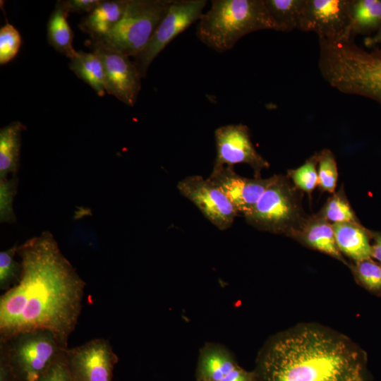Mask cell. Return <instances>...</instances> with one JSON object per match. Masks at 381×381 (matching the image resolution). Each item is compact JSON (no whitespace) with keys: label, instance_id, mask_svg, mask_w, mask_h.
I'll return each instance as SVG.
<instances>
[{"label":"cell","instance_id":"cell-13","mask_svg":"<svg viewBox=\"0 0 381 381\" xmlns=\"http://www.w3.org/2000/svg\"><path fill=\"white\" fill-rule=\"evenodd\" d=\"M208 179L223 192L238 214L246 216L274 181L275 175L267 179L246 178L237 174L234 167L213 166Z\"/></svg>","mask_w":381,"mask_h":381},{"label":"cell","instance_id":"cell-1","mask_svg":"<svg viewBox=\"0 0 381 381\" xmlns=\"http://www.w3.org/2000/svg\"><path fill=\"white\" fill-rule=\"evenodd\" d=\"M18 282L0 296V339L37 329L52 332L68 348L82 310L85 282L44 231L18 246Z\"/></svg>","mask_w":381,"mask_h":381},{"label":"cell","instance_id":"cell-20","mask_svg":"<svg viewBox=\"0 0 381 381\" xmlns=\"http://www.w3.org/2000/svg\"><path fill=\"white\" fill-rule=\"evenodd\" d=\"M26 129L16 121L0 130V179L17 174L20 167L22 132Z\"/></svg>","mask_w":381,"mask_h":381},{"label":"cell","instance_id":"cell-32","mask_svg":"<svg viewBox=\"0 0 381 381\" xmlns=\"http://www.w3.org/2000/svg\"><path fill=\"white\" fill-rule=\"evenodd\" d=\"M102 0H60L56 4L67 13H87L96 8Z\"/></svg>","mask_w":381,"mask_h":381},{"label":"cell","instance_id":"cell-6","mask_svg":"<svg viewBox=\"0 0 381 381\" xmlns=\"http://www.w3.org/2000/svg\"><path fill=\"white\" fill-rule=\"evenodd\" d=\"M302 192L284 175H275L252 211L244 216L258 230L291 237L308 215L301 204Z\"/></svg>","mask_w":381,"mask_h":381},{"label":"cell","instance_id":"cell-15","mask_svg":"<svg viewBox=\"0 0 381 381\" xmlns=\"http://www.w3.org/2000/svg\"><path fill=\"white\" fill-rule=\"evenodd\" d=\"M195 381H255L253 371L241 368L225 346L207 342L199 351Z\"/></svg>","mask_w":381,"mask_h":381},{"label":"cell","instance_id":"cell-19","mask_svg":"<svg viewBox=\"0 0 381 381\" xmlns=\"http://www.w3.org/2000/svg\"><path fill=\"white\" fill-rule=\"evenodd\" d=\"M381 27V0H351L346 40L358 35H373Z\"/></svg>","mask_w":381,"mask_h":381},{"label":"cell","instance_id":"cell-27","mask_svg":"<svg viewBox=\"0 0 381 381\" xmlns=\"http://www.w3.org/2000/svg\"><path fill=\"white\" fill-rule=\"evenodd\" d=\"M18 246L0 252V289L7 291L16 284L20 277L21 262L15 259Z\"/></svg>","mask_w":381,"mask_h":381},{"label":"cell","instance_id":"cell-26","mask_svg":"<svg viewBox=\"0 0 381 381\" xmlns=\"http://www.w3.org/2000/svg\"><path fill=\"white\" fill-rule=\"evenodd\" d=\"M318 186L320 190L334 193L338 179L337 164L333 152L329 149L318 152Z\"/></svg>","mask_w":381,"mask_h":381},{"label":"cell","instance_id":"cell-5","mask_svg":"<svg viewBox=\"0 0 381 381\" xmlns=\"http://www.w3.org/2000/svg\"><path fill=\"white\" fill-rule=\"evenodd\" d=\"M173 0H129L126 13L107 35L89 40L92 49H102L128 57L147 44Z\"/></svg>","mask_w":381,"mask_h":381},{"label":"cell","instance_id":"cell-33","mask_svg":"<svg viewBox=\"0 0 381 381\" xmlns=\"http://www.w3.org/2000/svg\"><path fill=\"white\" fill-rule=\"evenodd\" d=\"M0 381H16L5 346L0 341Z\"/></svg>","mask_w":381,"mask_h":381},{"label":"cell","instance_id":"cell-23","mask_svg":"<svg viewBox=\"0 0 381 381\" xmlns=\"http://www.w3.org/2000/svg\"><path fill=\"white\" fill-rule=\"evenodd\" d=\"M264 4L276 31L298 29L305 0H264Z\"/></svg>","mask_w":381,"mask_h":381},{"label":"cell","instance_id":"cell-17","mask_svg":"<svg viewBox=\"0 0 381 381\" xmlns=\"http://www.w3.org/2000/svg\"><path fill=\"white\" fill-rule=\"evenodd\" d=\"M129 0H102L92 11L78 24L88 34L90 40H96L110 32L123 18Z\"/></svg>","mask_w":381,"mask_h":381},{"label":"cell","instance_id":"cell-4","mask_svg":"<svg viewBox=\"0 0 381 381\" xmlns=\"http://www.w3.org/2000/svg\"><path fill=\"white\" fill-rule=\"evenodd\" d=\"M261 30H274L264 0H213L198 20L196 35L217 52L234 47L245 35Z\"/></svg>","mask_w":381,"mask_h":381},{"label":"cell","instance_id":"cell-24","mask_svg":"<svg viewBox=\"0 0 381 381\" xmlns=\"http://www.w3.org/2000/svg\"><path fill=\"white\" fill-rule=\"evenodd\" d=\"M318 214L332 224L360 223L345 195L343 186L332 193Z\"/></svg>","mask_w":381,"mask_h":381},{"label":"cell","instance_id":"cell-30","mask_svg":"<svg viewBox=\"0 0 381 381\" xmlns=\"http://www.w3.org/2000/svg\"><path fill=\"white\" fill-rule=\"evenodd\" d=\"M21 46L18 30L6 22L0 29V64L10 62L17 55Z\"/></svg>","mask_w":381,"mask_h":381},{"label":"cell","instance_id":"cell-2","mask_svg":"<svg viewBox=\"0 0 381 381\" xmlns=\"http://www.w3.org/2000/svg\"><path fill=\"white\" fill-rule=\"evenodd\" d=\"M365 353L348 337L316 323H301L264 343L255 381H368Z\"/></svg>","mask_w":381,"mask_h":381},{"label":"cell","instance_id":"cell-29","mask_svg":"<svg viewBox=\"0 0 381 381\" xmlns=\"http://www.w3.org/2000/svg\"><path fill=\"white\" fill-rule=\"evenodd\" d=\"M18 179L13 174L9 179H0V221L1 223L16 222L13 203L17 193Z\"/></svg>","mask_w":381,"mask_h":381},{"label":"cell","instance_id":"cell-3","mask_svg":"<svg viewBox=\"0 0 381 381\" xmlns=\"http://www.w3.org/2000/svg\"><path fill=\"white\" fill-rule=\"evenodd\" d=\"M318 67L332 87L381 105V49L366 50L354 40H319Z\"/></svg>","mask_w":381,"mask_h":381},{"label":"cell","instance_id":"cell-18","mask_svg":"<svg viewBox=\"0 0 381 381\" xmlns=\"http://www.w3.org/2000/svg\"><path fill=\"white\" fill-rule=\"evenodd\" d=\"M335 241L341 252L355 262L372 258L373 231L361 223H337L332 224Z\"/></svg>","mask_w":381,"mask_h":381},{"label":"cell","instance_id":"cell-21","mask_svg":"<svg viewBox=\"0 0 381 381\" xmlns=\"http://www.w3.org/2000/svg\"><path fill=\"white\" fill-rule=\"evenodd\" d=\"M69 68L85 83L88 84L99 97L104 96L106 91L105 74L102 61L95 52L77 51L75 56L70 59Z\"/></svg>","mask_w":381,"mask_h":381},{"label":"cell","instance_id":"cell-9","mask_svg":"<svg viewBox=\"0 0 381 381\" xmlns=\"http://www.w3.org/2000/svg\"><path fill=\"white\" fill-rule=\"evenodd\" d=\"M73 381H112L119 358L108 339L96 338L64 352Z\"/></svg>","mask_w":381,"mask_h":381},{"label":"cell","instance_id":"cell-25","mask_svg":"<svg viewBox=\"0 0 381 381\" xmlns=\"http://www.w3.org/2000/svg\"><path fill=\"white\" fill-rule=\"evenodd\" d=\"M318 155L315 152L298 168L288 170L286 174L295 187L309 197L318 186Z\"/></svg>","mask_w":381,"mask_h":381},{"label":"cell","instance_id":"cell-10","mask_svg":"<svg viewBox=\"0 0 381 381\" xmlns=\"http://www.w3.org/2000/svg\"><path fill=\"white\" fill-rule=\"evenodd\" d=\"M177 188L219 230L229 229L238 214L223 192L208 178L198 175L186 177L178 183Z\"/></svg>","mask_w":381,"mask_h":381},{"label":"cell","instance_id":"cell-31","mask_svg":"<svg viewBox=\"0 0 381 381\" xmlns=\"http://www.w3.org/2000/svg\"><path fill=\"white\" fill-rule=\"evenodd\" d=\"M35 381H73L65 363L64 353Z\"/></svg>","mask_w":381,"mask_h":381},{"label":"cell","instance_id":"cell-14","mask_svg":"<svg viewBox=\"0 0 381 381\" xmlns=\"http://www.w3.org/2000/svg\"><path fill=\"white\" fill-rule=\"evenodd\" d=\"M104 69L106 91L125 104L133 107L141 89V76L128 56L102 49H92Z\"/></svg>","mask_w":381,"mask_h":381},{"label":"cell","instance_id":"cell-8","mask_svg":"<svg viewBox=\"0 0 381 381\" xmlns=\"http://www.w3.org/2000/svg\"><path fill=\"white\" fill-rule=\"evenodd\" d=\"M206 0H173L167 13L145 47L133 62L141 76H146L152 62L179 34L202 16Z\"/></svg>","mask_w":381,"mask_h":381},{"label":"cell","instance_id":"cell-35","mask_svg":"<svg viewBox=\"0 0 381 381\" xmlns=\"http://www.w3.org/2000/svg\"><path fill=\"white\" fill-rule=\"evenodd\" d=\"M364 42L365 46L369 48H379L381 49V27L372 36L365 37Z\"/></svg>","mask_w":381,"mask_h":381},{"label":"cell","instance_id":"cell-16","mask_svg":"<svg viewBox=\"0 0 381 381\" xmlns=\"http://www.w3.org/2000/svg\"><path fill=\"white\" fill-rule=\"evenodd\" d=\"M291 238L346 264L337 246L332 224L318 213L308 216Z\"/></svg>","mask_w":381,"mask_h":381},{"label":"cell","instance_id":"cell-12","mask_svg":"<svg viewBox=\"0 0 381 381\" xmlns=\"http://www.w3.org/2000/svg\"><path fill=\"white\" fill-rule=\"evenodd\" d=\"M216 158L213 166H230L246 164L254 171L255 177H261V171L270 164L255 150L247 126L229 124L214 131Z\"/></svg>","mask_w":381,"mask_h":381},{"label":"cell","instance_id":"cell-22","mask_svg":"<svg viewBox=\"0 0 381 381\" xmlns=\"http://www.w3.org/2000/svg\"><path fill=\"white\" fill-rule=\"evenodd\" d=\"M68 14L56 4L47 23V40L58 52L71 59L77 51L73 46V33L67 21Z\"/></svg>","mask_w":381,"mask_h":381},{"label":"cell","instance_id":"cell-34","mask_svg":"<svg viewBox=\"0 0 381 381\" xmlns=\"http://www.w3.org/2000/svg\"><path fill=\"white\" fill-rule=\"evenodd\" d=\"M372 255L381 265V232H373Z\"/></svg>","mask_w":381,"mask_h":381},{"label":"cell","instance_id":"cell-28","mask_svg":"<svg viewBox=\"0 0 381 381\" xmlns=\"http://www.w3.org/2000/svg\"><path fill=\"white\" fill-rule=\"evenodd\" d=\"M351 270L356 279L367 289L381 291V265L370 258L356 262Z\"/></svg>","mask_w":381,"mask_h":381},{"label":"cell","instance_id":"cell-11","mask_svg":"<svg viewBox=\"0 0 381 381\" xmlns=\"http://www.w3.org/2000/svg\"><path fill=\"white\" fill-rule=\"evenodd\" d=\"M351 0H305L298 29L319 40H346Z\"/></svg>","mask_w":381,"mask_h":381},{"label":"cell","instance_id":"cell-7","mask_svg":"<svg viewBox=\"0 0 381 381\" xmlns=\"http://www.w3.org/2000/svg\"><path fill=\"white\" fill-rule=\"evenodd\" d=\"M16 381H35L68 348L51 331L37 329L0 339Z\"/></svg>","mask_w":381,"mask_h":381}]
</instances>
